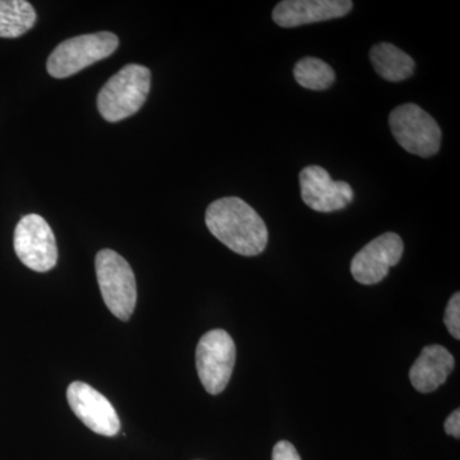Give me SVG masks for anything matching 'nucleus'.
<instances>
[{"instance_id":"obj_14","label":"nucleus","mask_w":460,"mask_h":460,"mask_svg":"<svg viewBox=\"0 0 460 460\" xmlns=\"http://www.w3.org/2000/svg\"><path fill=\"white\" fill-rule=\"evenodd\" d=\"M36 11L26 0H0V38L25 35L36 22Z\"/></svg>"},{"instance_id":"obj_11","label":"nucleus","mask_w":460,"mask_h":460,"mask_svg":"<svg viewBox=\"0 0 460 460\" xmlns=\"http://www.w3.org/2000/svg\"><path fill=\"white\" fill-rule=\"evenodd\" d=\"M349 0H284L272 11L278 26L292 29L347 16L352 11Z\"/></svg>"},{"instance_id":"obj_13","label":"nucleus","mask_w":460,"mask_h":460,"mask_svg":"<svg viewBox=\"0 0 460 460\" xmlns=\"http://www.w3.org/2000/svg\"><path fill=\"white\" fill-rule=\"evenodd\" d=\"M370 59L375 71L384 80L401 83L414 74V60L395 45L381 42L372 47Z\"/></svg>"},{"instance_id":"obj_16","label":"nucleus","mask_w":460,"mask_h":460,"mask_svg":"<svg viewBox=\"0 0 460 460\" xmlns=\"http://www.w3.org/2000/svg\"><path fill=\"white\" fill-rule=\"evenodd\" d=\"M445 326L449 330L450 334L456 341L460 339V295L458 292L454 293L445 310L444 317Z\"/></svg>"},{"instance_id":"obj_10","label":"nucleus","mask_w":460,"mask_h":460,"mask_svg":"<svg viewBox=\"0 0 460 460\" xmlns=\"http://www.w3.org/2000/svg\"><path fill=\"white\" fill-rule=\"evenodd\" d=\"M302 199L317 213L343 210L353 201L354 192L349 183L332 181L328 171L321 166H305L299 172Z\"/></svg>"},{"instance_id":"obj_6","label":"nucleus","mask_w":460,"mask_h":460,"mask_svg":"<svg viewBox=\"0 0 460 460\" xmlns=\"http://www.w3.org/2000/svg\"><path fill=\"white\" fill-rule=\"evenodd\" d=\"M234 341L222 329L211 330L199 339L196 349V367L202 385L211 395L224 392L235 365Z\"/></svg>"},{"instance_id":"obj_3","label":"nucleus","mask_w":460,"mask_h":460,"mask_svg":"<svg viewBox=\"0 0 460 460\" xmlns=\"http://www.w3.org/2000/svg\"><path fill=\"white\" fill-rule=\"evenodd\" d=\"M95 269L109 311L118 319L128 321L137 302V284L131 265L115 251L102 250L96 255Z\"/></svg>"},{"instance_id":"obj_12","label":"nucleus","mask_w":460,"mask_h":460,"mask_svg":"<svg viewBox=\"0 0 460 460\" xmlns=\"http://www.w3.org/2000/svg\"><path fill=\"white\" fill-rule=\"evenodd\" d=\"M456 366L453 354L443 345L432 344L423 348L410 371L411 385L417 392L428 394L438 389Z\"/></svg>"},{"instance_id":"obj_5","label":"nucleus","mask_w":460,"mask_h":460,"mask_svg":"<svg viewBox=\"0 0 460 460\" xmlns=\"http://www.w3.org/2000/svg\"><path fill=\"white\" fill-rule=\"evenodd\" d=\"M389 126L396 142L405 151L420 157L434 156L441 145L438 122L416 104L399 105L390 113Z\"/></svg>"},{"instance_id":"obj_15","label":"nucleus","mask_w":460,"mask_h":460,"mask_svg":"<svg viewBox=\"0 0 460 460\" xmlns=\"http://www.w3.org/2000/svg\"><path fill=\"white\" fill-rule=\"evenodd\" d=\"M295 78L298 84L307 90L323 91L335 83V72L319 58H302L295 66Z\"/></svg>"},{"instance_id":"obj_4","label":"nucleus","mask_w":460,"mask_h":460,"mask_svg":"<svg viewBox=\"0 0 460 460\" xmlns=\"http://www.w3.org/2000/svg\"><path fill=\"white\" fill-rule=\"evenodd\" d=\"M119 40L113 32L87 33L60 42L50 54L47 68L51 77H71L117 50Z\"/></svg>"},{"instance_id":"obj_2","label":"nucleus","mask_w":460,"mask_h":460,"mask_svg":"<svg viewBox=\"0 0 460 460\" xmlns=\"http://www.w3.org/2000/svg\"><path fill=\"white\" fill-rule=\"evenodd\" d=\"M150 87V69L140 65L124 66L100 90V114L111 123L120 122L131 117L146 102Z\"/></svg>"},{"instance_id":"obj_1","label":"nucleus","mask_w":460,"mask_h":460,"mask_svg":"<svg viewBox=\"0 0 460 460\" xmlns=\"http://www.w3.org/2000/svg\"><path fill=\"white\" fill-rule=\"evenodd\" d=\"M205 222L211 234L238 255L257 256L268 246V226L243 199H217L208 205Z\"/></svg>"},{"instance_id":"obj_9","label":"nucleus","mask_w":460,"mask_h":460,"mask_svg":"<svg viewBox=\"0 0 460 460\" xmlns=\"http://www.w3.org/2000/svg\"><path fill=\"white\" fill-rule=\"evenodd\" d=\"M66 401L75 416L95 434L111 438L119 432L120 420L113 405L89 384L72 383L66 389Z\"/></svg>"},{"instance_id":"obj_8","label":"nucleus","mask_w":460,"mask_h":460,"mask_svg":"<svg viewBox=\"0 0 460 460\" xmlns=\"http://www.w3.org/2000/svg\"><path fill=\"white\" fill-rule=\"evenodd\" d=\"M404 252L401 235L389 232L375 238L353 257L350 272L363 286H374L387 277L389 270L398 265Z\"/></svg>"},{"instance_id":"obj_18","label":"nucleus","mask_w":460,"mask_h":460,"mask_svg":"<svg viewBox=\"0 0 460 460\" xmlns=\"http://www.w3.org/2000/svg\"><path fill=\"white\" fill-rule=\"evenodd\" d=\"M444 429L447 435L453 436V438H460V411L456 410L447 417L445 420Z\"/></svg>"},{"instance_id":"obj_17","label":"nucleus","mask_w":460,"mask_h":460,"mask_svg":"<svg viewBox=\"0 0 460 460\" xmlns=\"http://www.w3.org/2000/svg\"><path fill=\"white\" fill-rule=\"evenodd\" d=\"M272 460H302L295 445L289 441H279L272 450Z\"/></svg>"},{"instance_id":"obj_7","label":"nucleus","mask_w":460,"mask_h":460,"mask_svg":"<svg viewBox=\"0 0 460 460\" xmlns=\"http://www.w3.org/2000/svg\"><path fill=\"white\" fill-rule=\"evenodd\" d=\"M14 251L21 262L33 271L47 272L56 268V235L40 215L29 214L18 222L14 230Z\"/></svg>"}]
</instances>
